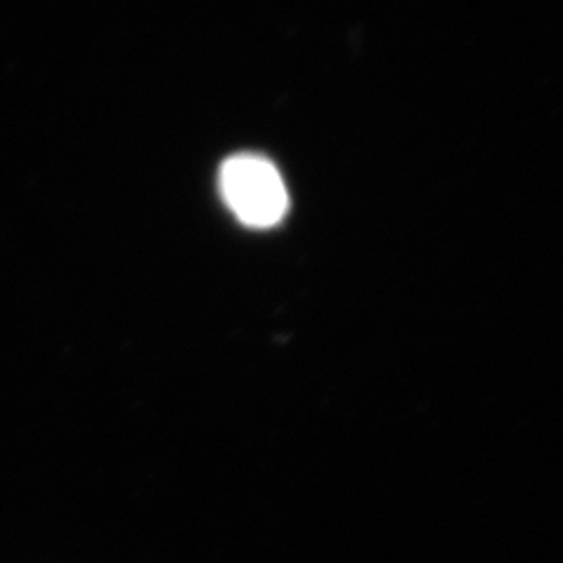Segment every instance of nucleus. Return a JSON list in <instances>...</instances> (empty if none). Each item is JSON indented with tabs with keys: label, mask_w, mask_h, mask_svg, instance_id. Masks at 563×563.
I'll use <instances>...</instances> for the list:
<instances>
[{
	"label": "nucleus",
	"mask_w": 563,
	"mask_h": 563,
	"mask_svg": "<svg viewBox=\"0 0 563 563\" xmlns=\"http://www.w3.org/2000/svg\"><path fill=\"white\" fill-rule=\"evenodd\" d=\"M225 205L252 228H273L285 219L289 196L273 163L261 155H233L225 161L219 179Z\"/></svg>",
	"instance_id": "f257e3e1"
}]
</instances>
